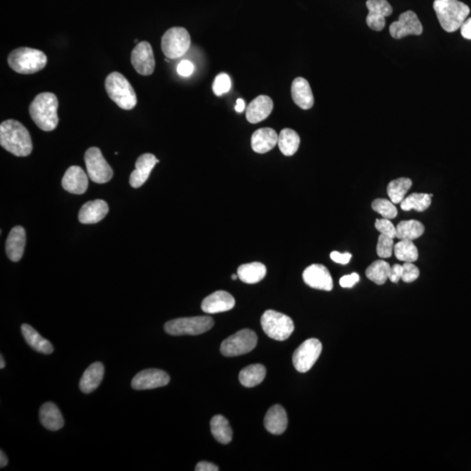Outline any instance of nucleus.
<instances>
[{
    "instance_id": "36",
    "label": "nucleus",
    "mask_w": 471,
    "mask_h": 471,
    "mask_svg": "<svg viewBox=\"0 0 471 471\" xmlns=\"http://www.w3.org/2000/svg\"><path fill=\"white\" fill-rule=\"evenodd\" d=\"M412 186V181L406 177L395 179L388 185V195L392 203L401 204Z\"/></svg>"
},
{
    "instance_id": "11",
    "label": "nucleus",
    "mask_w": 471,
    "mask_h": 471,
    "mask_svg": "<svg viewBox=\"0 0 471 471\" xmlns=\"http://www.w3.org/2000/svg\"><path fill=\"white\" fill-rule=\"evenodd\" d=\"M322 352V344L317 339L304 342L295 350L293 356V366L300 373H307L316 363Z\"/></svg>"
},
{
    "instance_id": "18",
    "label": "nucleus",
    "mask_w": 471,
    "mask_h": 471,
    "mask_svg": "<svg viewBox=\"0 0 471 471\" xmlns=\"http://www.w3.org/2000/svg\"><path fill=\"white\" fill-rule=\"evenodd\" d=\"M159 160L153 154L146 153L141 155L138 157L136 162V169L131 173L129 177L130 185L137 189L143 185L150 176L152 169L155 168V164H158Z\"/></svg>"
},
{
    "instance_id": "20",
    "label": "nucleus",
    "mask_w": 471,
    "mask_h": 471,
    "mask_svg": "<svg viewBox=\"0 0 471 471\" xmlns=\"http://www.w3.org/2000/svg\"><path fill=\"white\" fill-rule=\"evenodd\" d=\"M108 211V205L104 200L87 202L80 208L79 221L84 225L97 224L107 216Z\"/></svg>"
},
{
    "instance_id": "37",
    "label": "nucleus",
    "mask_w": 471,
    "mask_h": 471,
    "mask_svg": "<svg viewBox=\"0 0 471 471\" xmlns=\"http://www.w3.org/2000/svg\"><path fill=\"white\" fill-rule=\"evenodd\" d=\"M394 251L395 257L399 260L414 263L418 260L419 253L412 241L401 240L399 243L395 244Z\"/></svg>"
},
{
    "instance_id": "8",
    "label": "nucleus",
    "mask_w": 471,
    "mask_h": 471,
    "mask_svg": "<svg viewBox=\"0 0 471 471\" xmlns=\"http://www.w3.org/2000/svg\"><path fill=\"white\" fill-rule=\"evenodd\" d=\"M190 35L185 28L172 27L162 38V50L168 59L182 57L189 50Z\"/></svg>"
},
{
    "instance_id": "32",
    "label": "nucleus",
    "mask_w": 471,
    "mask_h": 471,
    "mask_svg": "<svg viewBox=\"0 0 471 471\" xmlns=\"http://www.w3.org/2000/svg\"><path fill=\"white\" fill-rule=\"evenodd\" d=\"M300 138L296 131L284 129L279 136L278 145L279 150L286 157H292L299 150Z\"/></svg>"
},
{
    "instance_id": "6",
    "label": "nucleus",
    "mask_w": 471,
    "mask_h": 471,
    "mask_svg": "<svg viewBox=\"0 0 471 471\" xmlns=\"http://www.w3.org/2000/svg\"><path fill=\"white\" fill-rule=\"evenodd\" d=\"M261 325L268 337L284 342L295 331V324L288 315L274 310L265 311L261 317Z\"/></svg>"
},
{
    "instance_id": "39",
    "label": "nucleus",
    "mask_w": 471,
    "mask_h": 471,
    "mask_svg": "<svg viewBox=\"0 0 471 471\" xmlns=\"http://www.w3.org/2000/svg\"><path fill=\"white\" fill-rule=\"evenodd\" d=\"M394 239L388 236L381 234L378 239L377 254L381 258H388L392 256L394 251Z\"/></svg>"
},
{
    "instance_id": "1",
    "label": "nucleus",
    "mask_w": 471,
    "mask_h": 471,
    "mask_svg": "<svg viewBox=\"0 0 471 471\" xmlns=\"http://www.w3.org/2000/svg\"><path fill=\"white\" fill-rule=\"evenodd\" d=\"M0 144L10 154L19 157H27L33 151L29 131L15 120H5L0 125Z\"/></svg>"
},
{
    "instance_id": "38",
    "label": "nucleus",
    "mask_w": 471,
    "mask_h": 471,
    "mask_svg": "<svg viewBox=\"0 0 471 471\" xmlns=\"http://www.w3.org/2000/svg\"><path fill=\"white\" fill-rule=\"evenodd\" d=\"M372 208L377 213L382 216V218L387 219H394L398 214V208L391 201L378 198L372 203Z\"/></svg>"
},
{
    "instance_id": "47",
    "label": "nucleus",
    "mask_w": 471,
    "mask_h": 471,
    "mask_svg": "<svg viewBox=\"0 0 471 471\" xmlns=\"http://www.w3.org/2000/svg\"><path fill=\"white\" fill-rule=\"evenodd\" d=\"M196 471H218L219 468L217 465H213V463L209 462H200L197 463L196 466Z\"/></svg>"
},
{
    "instance_id": "27",
    "label": "nucleus",
    "mask_w": 471,
    "mask_h": 471,
    "mask_svg": "<svg viewBox=\"0 0 471 471\" xmlns=\"http://www.w3.org/2000/svg\"><path fill=\"white\" fill-rule=\"evenodd\" d=\"M40 420L48 430L57 431L64 426V419L58 407L52 402H45L40 410Z\"/></svg>"
},
{
    "instance_id": "35",
    "label": "nucleus",
    "mask_w": 471,
    "mask_h": 471,
    "mask_svg": "<svg viewBox=\"0 0 471 471\" xmlns=\"http://www.w3.org/2000/svg\"><path fill=\"white\" fill-rule=\"evenodd\" d=\"M432 197H433V195L413 193L402 200L401 208L405 211L412 210L418 212L425 211L431 204Z\"/></svg>"
},
{
    "instance_id": "13",
    "label": "nucleus",
    "mask_w": 471,
    "mask_h": 471,
    "mask_svg": "<svg viewBox=\"0 0 471 471\" xmlns=\"http://www.w3.org/2000/svg\"><path fill=\"white\" fill-rule=\"evenodd\" d=\"M131 63L141 76H148L154 73L155 60L153 49L147 41L140 42L131 52Z\"/></svg>"
},
{
    "instance_id": "41",
    "label": "nucleus",
    "mask_w": 471,
    "mask_h": 471,
    "mask_svg": "<svg viewBox=\"0 0 471 471\" xmlns=\"http://www.w3.org/2000/svg\"><path fill=\"white\" fill-rule=\"evenodd\" d=\"M374 226L377 231L381 232V234L392 237V239L396 237V227L392 224L391 219H377Z\"/></svg>"
},
{
    "instance_id": "33",
    "label": "nucleus",
    "mask_w": 471,
    "mask_h": 471,
    "mask_svg": "<svg viewBox=\"0 0 471 471\" xmlns=\"http://www.w3.org/2000/svg\"><path fill=\"white\" fill-rule=\"evenodd\" d=\"M424 232V225L416 220L402 221L396 226V237L400 240L417 239Z\"/></svg>"
},
{
    "instance_id": "28",
    "label": "nucleus",
    "mask_w": 471,
    "mask_h": 471,
    "mask_svg": "<svg viewBox=\"0 0 471 471\" xmlns=\"http://www.w3.org/2000/svg\"><path fill=\"white\" fill-rule=\"evenodd\" d=\"M21 332L27 344L34 349L35 351L44 354H50L54 352V346L50 342L38 334L34 328L27 324L21 325Z\"/></svg>"
},
{
    "instance_id": "53",
    "label": "nucleus",
    "mask_w": 471,
    "mask_h": 471,
    "mask_svg": "<svg viewBox=\"0 0 471 471\" xmlns=\"http://www.w3.org/2000/svg\"><path fill=\"white\" fill-rule=\"evenodd\" d=\"M137 42H138V40L136 38V40H134V43H137Z\"/></svg>"
},
{
    "instance_id": "25",
    "label": "nucleus",
    "mask_w": 471,
    "mask_h": 471,
    "mask_svg": "<svg viewBox=\"0 0 471 471\" xmlns=\"http://www.w3.org/2000/svg\"><path fill=\"white\" fill-rule=\"evenodd\" d=\"M288 425V414L281 405L272 407L265 414V427L272 434L281 435L284 433Z\"/></svg>"
},
{
    "instance_id": "4",
    "label": "nucleus",
    "mask_w": 471,
    "mask_h": 471,
    "mask_svg": "<svg viewBox=\"0 0 471 471\" xmlns=\"http://www.w3.org/2000/svg\"><path fill=\"white\" fill-rule=\"evenodd\" d=\"M105 88L109 98L119 108L124 111H131L137 104L136 91L129 81L118 72L108 74L105 80Z\"/></svg>"
},
{
    "instance_id": "10",
    "label": "nucleus",
    "mask_w": 471,
    "mask_h": 471,
    "mask_svg": "<svg viewBox=\"0 0 471 471\" xmlns=\"http://www.w3.org/2000/svg\"><path fill=\"white\" fill-rule=\"evenodd\" d=\"M85 162L88 176L97 183H106L112 179L114 172L105 160L100 148L92 147L85 153Z\"/></svg>"
},
{
    "instance_id": "7",
    "label": "nucleus",
    "mask_w": 471,
    "mask_h": 471,
    "mask_svg": "<svg viewBox=\"0 0 471 471\" xmlns=\"http://www.w3.org/2000/svg\"><path fill=\"white\" fill-rule=\"evenodd\" d=\"M213 325V318L209 316L180 318L168 321L164 330L173 336L199 335L211 330Z\"/></svg>"
},
{
    "instance_id": "21",
    "label": "nucleus",
    "mask_w": 471,
    "mask_h": 471,
    "mask_svg": "<svg viewBox=\"0 0 471 471\" xmlns=\"http://www.w3.org/2000/svg\"><path fill=\"white\" fill-rule=\"evenodd\" d=\"M274 109V101L267 95H260L251 102L246 109L248 122L256 124L262 122L271 115Z\"/></svg>"
},
{
    "instance_id": "42",
    "label": "nucleus",
    "mask_w": 471,
    "mask_h": 471,
    "mask_svg": "<svg viewBox=\"0 0 471 471\" xmlns=\"http://www.w3.org/2000/svg\"><path fill=\"white\" fill-rule=\"evenodd\" d=\"M402 281L405 283H412L416 281L420 276V271L416 265L412 263H408L406 262L405 265H402Z\"/></svg>"
},
{
    "instance_id": "49",
    "label": "nucleus",
    "mask_w": 471,
    "mask_h": 471,
    "mask_svg": "<svg viewBox=\"0 0 471 471\" xmlns=\"http://www.w3.org/2000/svg\"><path fill=\"white\" fill-rule=\"evenodd\" d=\"M244 108H246V104H244V100L242 99H237L235 111L237 113H242Z\"/></svg>"
},
{
    "instance_id": "19",
    "label": "nucleus",
    "mask_w": 471,
    "mask_h": 471,
    "mask_svg": "<svg viewBox=\"0 0 471 471\" xmlns=\"http://www.w3.org/2000/svg\"><path fill=\"white\" fill-rule=\"evenodd\" d=\"M62 184L63 189L67 192L84 194L88 187L87 176L79 166H71L64 175Z\"/></svg>"
},
{
    "instance_id": "48",
    "label": "nucleus",
    "mask_w": 471,
    "mask_h": 471,
    "mask_svg": "<svg viewBox=\"0 0 471 471\" xmlns=\"http://www.w3.org/2000/svg\"><path fill=\"white\" fill-rule=\"evenodd\" d=\"M461 34L467 40H471V17L467 19L461 27Z\"/></svg>"
},
{
    "instance_id": "43",
    "label": "nucleus",
    "mask_w": 471,
    "mask_h": 471,
    "mask_svg": "<svg viewBox=\"0 0 471 471\" xmlns=\"http://www.w3.org/2000/svg\"><path fill=\"white\" fill-rule=\"evenodd\" d=\"M359 281V274H356V272H353L352 274L343 276V277L339 279V285H341L343 288H351L354 285L357 284Z\"/></svg>"
},
{
    "instance_id": "12",
    "label": "nucleus",
    "mask_w": 471,
    "mask_h": 471,
    "mask_svg": "<svg viewBox=\"0 0 471 471\" xmlns=\"http://www.w3.org/2000/svg\"><path fill=\"white\" fill-rule=\"evenodd\" d=\"M423 31V24L413 10L402 13L398 21L393 22L389 27V33L396 40H401L409 35H421Z\"/></svg>"
},
{
    "instance_id": "50",
    "label": "nucleus",
    "mask_w": 471,
    "mask_h": 471,
    "mask_svg": "<svg viewBox=\"0 0 471 471\" xmlns=\"http://www.w3.org/2000/svg\"><path fill=\"white\" fill-rule=\"evenodd\" d=\"M7 463H8V458H6L5 453L2 451H0V467L3 468L7 465Z\"/></svg>"
},
{
    "instance_id": "52",
    "label": "nucleus",
    "mask_w": 471,
    "mask_h": 471,
    "mask_svg": "<svg viewBox=\"0 0 471 471\" xmlns=\"http://www.w3.org/2000/svg\"><path fill=\"white\" fill-rule=\"evenodd\" d=\"M237 278H239V275H237V274H233V275L232 276V279H233V281H236V279H237Z\"/></svg>"
},
{
    "instance_id": "2",
    "label": "nucleus",
    "mask_w": 471,
    "mask_h": 471,
    "mask_svg": "<svg viewBox=\"0 0 471 471\" xmlns=\"http://www.w3.org/2000/svg\"><path fill=\"white\" fill-rule=\"evenodd\" d=\"M58 98L52 93L38 94L31 101L29 113L38 129L50 132L58 126Z\"/></svg>"
},
{
    "instance_id": "29",
    "label": "nucleus",
    "mask_w": 471,
    "mask_h": 471,
    "mask_svg": "<svg viewBox=\"0 0 471 471\" xmlns=\"http://www.w3.org/2000/svg\"><path fill=\"white\" fill-rule=\"evenodd\" d=\"M237 275L240 281L246 284H257L267 275V267L260 262L244 264L237 269Z\"/></svg>"
},
{
    "instance_id": "17",
    "label": "nucleus",
    "mask_w": 471,
    "mask_h": 471,
    "mask_svg": "<svg viewBox=\"0 0 471 471\" xmlns=\"http://www.w3.org/2000/svg\"><path fill=\"white\" fill-rule=\"evenodd\" d=\"M235 304L234 297L229 293L218 291L205 297L201 307L204 313L213 314L232 310Z\"/></svg>"
},
{
    "instance_id": "9",
    "label": "nucleus",
    "mask_w": 471,
    "mask_h": 471,
    "mask_svg": "<svg viewBox=\"0 0 471 471\" xmlns=\"http://www.w3.org/2000/svg\"><path fill=\"white\" fill-rule=\"evenodd\" d=\"M258 343L257 335L251 329H243L223 342L220 351L226 357L243 356L253 351Z\"/></svg>"
},
{
    "instance_id": "3",
    "label": "nucleus",
    "mask_w": 471,
    "mask_h": 471,
    "mask_svg": "<svg viewBox=\"0 0 471 471\" xmlns=\"http://www.w3.org/2000/svg\"><path fill=\"white\" fill-rule=\"evenodd\" d=\"M433 7L442 29L447 33L460 29L470 12V7L458 0H435Z\"/></svg>"
},
{
    "instance_id": "16",
    "label": "nucleus",
    "mask_w": 471,
    "mask_h": 471,
    "mask_svg": "<svg viewBox=\"0 0 471 471\" xmlns=\"http://www.w3.org/2000/svg\"><path fill=\"white\" fill-rule=\"evenodd\" d=\"M367 24L372 30L380 31L386 26V17L391 16L393 8L387 0H367Z\"/></svg>"
},
{
    "instance_id": "30",
    "label": "nucleus",
    "mask_w": 471,
    "mask_h": 471,
    "mask_svg": "<svg viewBox=\"0 0 471 471\" xmlns=\"http://www.w3.org/2000/svg\"><path fill=\"white\" fill-rule=\"evenodd\" d=\"M265 374H267V370H265L263 365H250V366L244 367V370H241L239 381L244 387L253 388L264 381Z\"/></svg>"
},
{
    "instance_id": "24",
    "label": "nucleus",
    "mask_w": 471,
    "mask_h": 471,
    "mask_svg": "<svg viewBox=\"0 0 471 471\" xmlns=\"http://www.w3.org/2000/svg\"><path fill=\"white\" fill-rule=\"evenodd\" d=\"M279 136L277 132L271 127L255 131L251 136V148L258 154H265L274 148L278 143Z\"/></svg>"
},
{
    "instance_id": "44",
    "label": "nucleus",
    "mask_w": 471,
    "mask_h": 471,
    "mask_svg": "<svg viewBox=\"0 0 471 471\" xmlns=\"http://www.w3.org/2000/svg\"><path fill=\"white\" fill-rule=\"evenodd\" d=\"M194 72V65L189 60H182L177 66V73L181 76L188 77L191 76Z\"/></svg>"
},
{
    "instance_id": "45",
    "label": "nucleus",
    "mask_w": 471,
    "mask_h": 471,
    "mask_svg": "<svg viewBox=\"0 0 471 471\" xmlns=\"http://www.w3.org/2000/svg\"><path fill=\"white\" fill-rule=\"evenodd\" d=\"M402 265L398 264L393 265L391 272H389L388 279H391V281L395 283V284H398L402 279Z\"/></svg>"
},
{
    "instance_id": "23",
    "label": "nucleus",
    "mask_w": 471,
    "mask_h": 471,
    "mask_svg": "<svg viewBox=\"0 0 471 471\" xmlns=\"http://www.w3.org/2000/svg\"><path fill=\"white\" fill-rule=\"evenodd\" d=\"M26 246V232L22 226H15L10 232L6 243L7 257L13 262H17L23 256Z\"/></svg>"
},
{
    "instance_id": "5",
    "label": "nucleus",
    "mask_w": 471,
    "mask_h": 471,
    "mask_svg": "<svg viewBox=\"0 0 471 471\" xmlns=\"http://www.w3.org/2000/svg\"><path fill=\"white\" fill-rule=\"evenodd\" d=\"M8 64L13 71L21 74H33L47 66L48 57L43 52L30 48H20L10 52Z\"/></svg>"
},
{
    "instance_id": "46",
    "label": "nucleus",
    "mask_w": 471,
    "mask_h": 471,
    "mask_svg": "<svg viewBox=\"0 0 471 471\" xmlns=\"http://www.w3.org/2000/svg\"><path fill=\"white\" fill-rule=\"evenodd\" d=\"M330 258L332 261L335 262V263L346 265L349 264L350 260H351L352 255L348 253H339L338 251H332Z\"/></svg>"
},
{
    "instance_id": "15",
    "label": "nucleus",
    "mask_w": 471,
    "mask_h": 471,
    "mask_svg": "<svg viewBox=\"0 0 471 471\" xmlns=\"http://www.w3.org/2000/svg\"><path fill=\"white\" fill-rule=\"evenodd\" d=\"M304 282L311 288L331 291L334 282L328 269L324 265L314 264L308 267L303 272Z\"/></svg>"
},
{
    "instance_id": "14",
    "label": "nucleus",
    "mask_w": 471,
    "mask_h": 471,
    "mask_svg": "<svg viewBox=\"0 0 471 471\" xmlns=\"http://www.w3.org/2000/svg\"><path fill=\"white\" fill-rule=\"evenodd\" d=\"M171 378L166 372L160 370H145L133 378L131 386L136 391H147L168 385Z\"/></svg>"
},
{
    "instance_id": "31",
    "label": "nucleus",
    "mask_w": 471,
    "mask_h": 471,
    "mask_svg": "<svg viewBox=\"0 0 471 471\" xmlns=\"http://www.w3.org/2000/svg\"><path fill=\"white\" fill-rule=\"evenodd\" d=\"M211 434L222 444H228L232 440V430L229 421L223 416H215L211 421Z\"/></svg>"
},
{
    "instance_id": "34",
    "label": "nucleus",
    "mask_w": 471,
    "mask_h": 471,
    "mask_svg": "<svg viewBox=\"0 0 471 471\" xmlns=\"http://www.w3.org/2000/svg\"><path fill=\"white\" fill-rule=\"evenodd\" d=\"M391 269V265L388 262L377 260L367 268L366 276L368 279H370L375 284L381 286L387 282Z\"/></svg>"
},
{
    "instance_id": "40",
    "label": "nucleus",
    "mask_w": 471,
    "mask_h": 471,
    "mask_svg": "<svg viewBox=\"0 0 471 471\" xmlns=\"http://www.w3.org/2000/svg\"><path fill=\"white\" fill-rule=\"evenodd\" d=\"M231 78H230L228 74L222 73L215 78L213 85H212V90H213L217 97H221V95L228 93L230 90H231Z\"/></svg>"
},
{
    "instance_id": "26",
    "label": "nucleus",
    "mask_w": 471,
    "mask_h": 471,
    "mask_svg": "<svg viewBox=\"0 0 471 471\" xmlns=\"http://www.w3.org/2000/svg\"><path fill=\"white\" fill-rule=\"evenodd\" d=\"M104 377V367L101 363L90 365L85 370L80 381V391L85 394H90L100 386Z\"/></svg>"
},
{
    "instance_id": "51",
    "label": "nucleus",
    "mask_w": 471,
    "mask_h": 471,
    "mask_svg": "<svg viewBox=\"0 0 471 471\" xmlns=\"http://www.w3.org/2000/svg\"><path fill=\"white\" fill-rule=\"evenodd\" d=\"M5 366H6L5 360H3V356H1V357H0V368L3 370V368L5 367Z\"/></svg>"
},
{
    "instance_id": "22",
    "label": "nucleus",
    "mask_w": 471,
    "mask_h": 471,
    "mask_svg": "<svg viewBox=\"0 0 471 471\" xmlns=\"http://www.w3.org/2000/svg\"><path fill=\"white\" fill-rule=\"evenodd\" d=\"M292 97L295 104L304 111L314 107V97L309 83L302 77L293 81Z\"/></svg>"
}]
</instances>
